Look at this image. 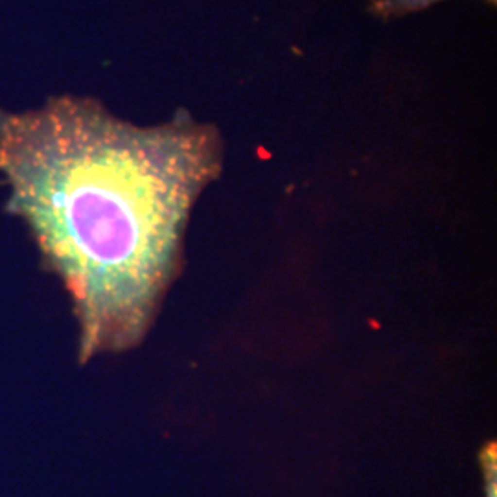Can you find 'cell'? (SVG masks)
Wrapping results in <instances>:
<instances>
[{"instance_id":"6da1fadb","label":"cell","mask_w":497,"mask_h":497,"mask_svg":"<svg viewBox=\"0 0 497 497\" xmlns=\"http://www.w3.org/2000/svg\"><path fill=\"white\" fill-rule=\"evenodd\" d=\"M219 168L218 135L190 116L138 127L74 96L0 109L6 210L69 293L79 363L148 335L183 269L192 206Z\"/></svg>"},{"instance_id":"7a4b0ae2","label":"cell","mask_w":497,"mask_h":497,"mask_svg":"<svg viewBox=\"0 0 497 497\" xmlns=\"http://www.w3.org/2000/svg\"><path fill=\"white\" fill-rule=\"evenodd\" d=\"M482 464H484V477H486V494L488 497H496V455H494V446H488L482 455Z\"/></svg>"}]
</instances>
